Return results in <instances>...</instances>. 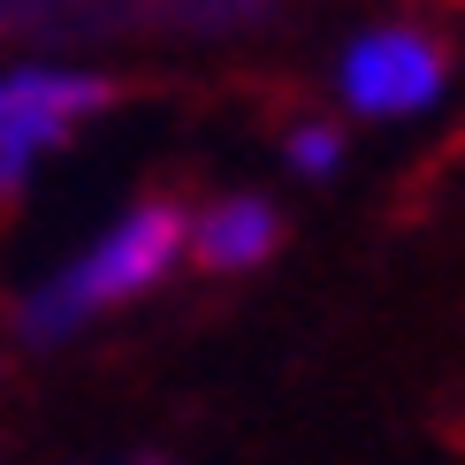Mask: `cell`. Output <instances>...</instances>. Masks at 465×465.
<instances>
[{
	"label": "cell",
	"instance_id": "obj_4",
	"mask_svg": "<svg viewBox=\"0 0 465 465\" xmlns=\"http://www.w3.org/2000/svg\"><path fill=\"white\" fill-rule=\"evenodd\" d=\"M275 244H282V214L267 199H222V206L199 214V229H191V252H199V267H214V275L260 267Z\"/></svg>",
	"mask_w": 465,
	"mask_h": 465
},
{
	"label": "cell",
	"instance_id": "obj_1",
	"mask_svg": "<svg viewBox=\"0 0 465 465\" xmlns=\"http://www.w3.org/2000/svg\"><path fill=\"white\" fill-rule=\"evenodd\" d=\"M176 252H183V206H176V199L130 206V214L100 237L92 260H76L54 290H38V298L24 305V336H31V343H54V336H69L84 313L138 298V290H153V282L168 275Z\"/></svg>",
	"mask_w": 465,
	"mask_h": 465
},
{
	"label": "cell",
	"instance_id": "obj_3",
	"mask_svg": "<svg viewBox=\"0 0 465 465\" xmlns=\"http://www.w3.org/2000/svg\"><path fill=\"white\" fill-rule=\"evenodd\" d=\"M107 100H114L107 76L15 69V76H0V130H8V138H24V145L38 153V145H54V138H69L76 114H92V107H107Z\"/></svg>",
	"mask_w": 465,
	"mask_h": 465
},
{
	"label": "cell",
	"instance_id": "obj_6",
	"mask_svg": "<svg viewBox=\"0 0 465 465\" xmlns=\"http://www.w3.org/2000/svg\"><path fill=\"white\" fill-rule=\"evenodd\" d=\"M24 168H31V145L0 130V191H15V183H24Z\"/></svg>",
	"mask_w": 465,
	"mask_h": 465
},
{
	"label": "cell",
	"instance_id": "obj_7",
	"mask_svg": "<svg viewBox=\"0 0 465 465\" xmlns=\"http://www.w3.org/2000/svg\"><path fill=\"white\" fill-rule=\"evenodd\" d=\"M138 465H161V458H138Z\"/></svg>",
	"mask_w": 465,
	"mask_h": 465
},
{
	"label": "cell",
	"instance_id": "obj_5",
	"mask_svg": "<svg viewBox=\"0 0 465 465\" xmlns=\"http://www.w3.org/2000/svg\"><path fill=\"white\" fill-rule=\"evenodd\" d=\"M290 161H298L305 176H328V168H336V130H298V138H290Z\"/></svg>",
	"mask_w": 465,
	"mask_h": 465
},
{
	"label": "cell",
	"instance_id": "obj_2",
	"mask_svg": "<svg viewBox=\"0 0 465 465\" xmlns=\"http://www.w3.org/2000/svg\"><path fill=\"white\" fill-rule=\"evenodd\" d=\"M450 76V46L428 31H374L351 46L343 62V92H351L359 114H404V107H428Z\"/></svg>",
	"mask_w": 465,
	"mask_h": 465
}]
</instances>
